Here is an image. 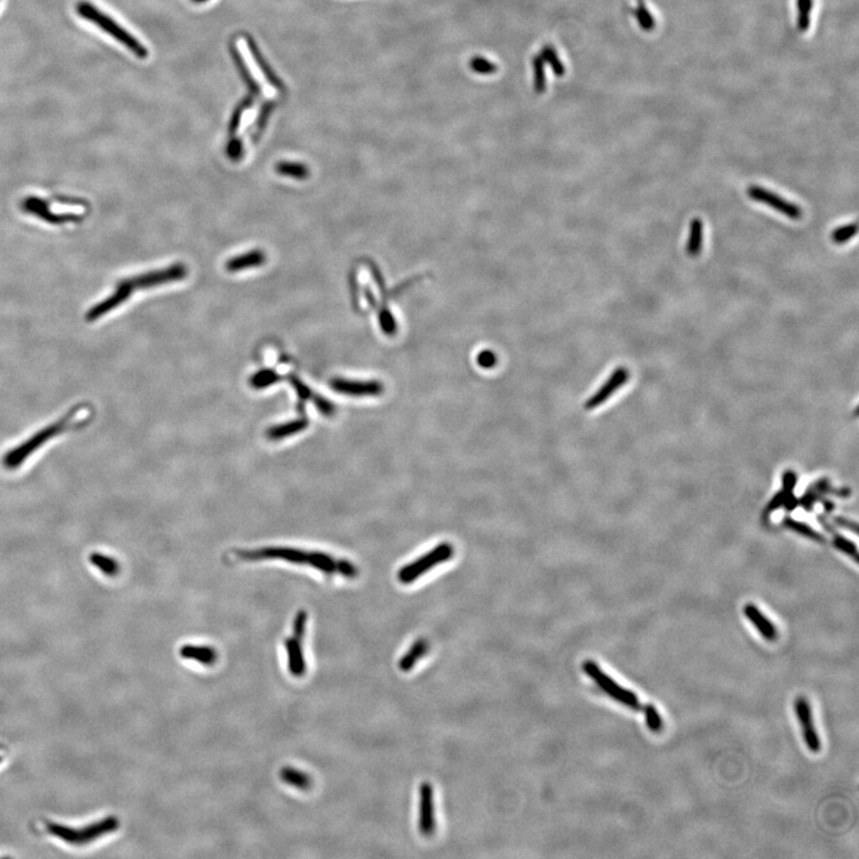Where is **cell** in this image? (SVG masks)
Segmentation results:
<instances>
[{
  "label": "cell",
  "instance_id": "cell-34",
  "mask_svg": "<svg viewBox=\"0 0 859 859\" xmlns=\"http://www.w3.org/2000/svg\"><path fill=\"white\" fill-rule=\"evenodd\" d=\"M253 103L254 97H252L251 95L244 98L242 101L239 102V104L237 105L235 113H233L232 118H230V128H228L230 134H235L238 130L240 121H242V113H244V111H246L247 109H250Z\"/></svg>",
  "mask_w": 859,
  "mask_h": 859
},
{
  "label": "cell",
  "instance_id": "cell-17",
  "mask_svg": "<svg viewBox=\"0 0 859 859\" xmlns=\"http://www.w3.org/2000/svg\"><path fill=\"white\" fill-rule=\"evenodd\" d=\"M25 208L28 213L36 215L39 218H43L45 221L50 222V223H62L66 221H76L74 215H54L47 210V206L42 200L39 198L32 197L27 198L23 203Z\"/></svg>",
  "mask_w": 859,
  "mask_h": 859
},
{
  "label": "cell",
  "instance_id": "cell-23",
  "mask_svg": "<svg viewBox=\"0 0 859 859\" xmlns=\"http://www.w3.org/2000/svg\"><path fill=\"white\" fill-rule=\"evenodd\" d=\"M428 642L424 638H419L418 641L412 645L407 653L405 654L404 657H401L399 662V669L404 672L412 670V667L416 665V662L419 660L420 657H423L424 654L428 652Z\"/></svg>",
  "mask_w": 859,
  "mask_h": 859
},
{
  "label": "cell",
  "instance_id": "cell-26",
  "mask_svg": "<svg viewBox=\"0 0 859 859\" xmlns=\"http://www.w3.org/2000/svg\"><path fill=\"white\" fill-rule=\"evenodd\" d=\"M813 6H814V0H796L797 29L799 33H807L809 30Z\"/></svg>",
  "mask_w": 859,
  "mask_h": 859
},
{
  "label": "cell",
  "instance_id": "cell-9",
  "mask_svg": "<svg viewBox=\"0 0 859 859\" xmlns=\"http://www.w3.org/2000/svg\"><path fill=\"white\" fill-rule=\"evenodd\" d=\"M747 194H748V196L752 200L774 208V209L777 210L779 213H782V214L785 215L789 218L799 220L803 216L802 209L799 206H796L794 203L788 202L787 200L779 197L777 195L771 193L769 190L764 189V188L750 186L747 189Z\"/></svg>",
  "mask_w": 859,
  "mask_h": 859
},
{
  "label": "cell",
  "instance_id": "cell-51",
  "mask_svg": "<svg viewBox=\"0 0 859 859\" xmlns=\"http://www.w3.org/2000/svg\"><path fill=\"white\" fill-rule=\"evenodd\" d=\"M823 505H825V508H826L827 512H831V511H833V508H834V504L831 503V501H825Z\"/></svg>",
  "mask_w": 859,
  "mask_h": 859
},
{
  "label": "cell",
  "instance_id": "cell-38",
  "mask_svg": "<svg viewBox=\"0 0 859 859\" xmlns=\"http://www.w3.org/2000/svg\"><path fill=\"white\" fill-rule=\"evenodd\" d=\"M307 621H308V613L305 610H300L299 613L295 615L294 622H293V636L300 641H302L303 636L306 634Z\"/></svg>",
  "mask_w": 859,
  "mask_h": 859
},
{
  "label": "cell",
  "instance_id": "cell-48",
  "mask_svg": "<svg viewBox=\"0 0 859 859\" xmlns=\"http://www.w3.org/2000/svg\"><path fill=\"white\" fill-rule=\"evenodd\" d=\"M379 323H381V327L384 328V332L393 333V332L396 331V321L393 319L391 313H388L387 311L382 312L381 315H379Z\"/></svg>",
  "mask_w": 859,
  "mask_h": 859
},
{
  "label": "cell",
  "instance_id": "cell-12",
  "mask_svg": "<svg viewBox=\"0 0 859 859\" xmlns=\"http://www.w3.org/2000/svg\"><path fill=\"white\" fill-rule=\"evenodd\" d=\"M629 379V371L625 368H617L613 371V375L610 376L609 379H606V384H603L587 401H586V410H593V408L601 406L604 404L606 400L609 399L610 396H613L615 391H617L618 388H621L623 384Z\"/></svg>",
  "mask_w": 859,
  "mask_h": 859
},
{
  "label": "cell",
  "instance_id": "cell-14",
  "mask_svg": "<svg viewBox=\"0 0 859 859\" xmlns=\"http://www.w3.org/2000/svg\"><path fill=\"white\" fill-rule=\"evenodd\" d=\"M284 648L288 655V667L294 677H302L306 673L307 664L303 655L301 641L294 636L284 640Z\"/></svg>",
  "mask_w": 859,
  "mask_h": 859
},
{
  "label": "cell",
  "instance_id": "cell-4",
  "mask_svg": "<svg viewBox=\"0 0 859 859\" xmlns=\"http://www.w3.org/2000/svg\"><path fill=\"white\" fill-rule=\"evenodd\" d=\"M118 827H120V821L116 816H109L106 819L91 823L89 826L81 827V828H72V827L57 825V823H47V830L50 834L60 838L66 843L77 845V846L92 843L95 840L102 838L103 835L116 831Z\"/></svg>",
  "mask_w": 859,
  "mask_h": 859
},
{
  "label": "cell",
  "instance_id": "cell-35",
  "mask_svg": "<svg viewBox=\"0 0 859 859\" xmlns=\"http://www.w3.org/2000/svg\"><path fill=\"white\" fill-rule=\"evenodd\" d=\"M833 537H834L833 545H834L835 548L846 554L848 557H851L857 562L858 561V550H857L855 543L852 540H847L845 537L840 536L837 533H833Z\"/></svg>",
  "mask_w": 859,
  "mask_h": 859
},
{
  "label": "cell",
  "instance_id": "cell-8",
  "mask_svg": "<svg viewBox=\"0 0 859 859\" xmlns=\"http://www.w3.org/2000/svg\"><path fill=\"white\" fill-rule=\"evenodd\" d=\"M795 713H796V718L799 720V726L802 730L803 740L806 742L808 750L813 753H819L821 750V741H820L819 735L815 728L813 710H811L807 698L803 696L797 697V699L795 701Z\"/></svg>",
  "mask_w": 859,
  "mask_h": 859
},
{
  "label": "cell",
  "instance_id": "cell-46",
  "mask_svg": "<svg viewBox=\"0 0 859 859\" xmlns=\"http://www.w3.org/2000/svg\"><path fill=\"white\" fill-rule=\"evenodd\" d=\"M476 361H477V364L480 367L484 368V369H489V368H493L496 365L498 358H496V356L492 351L484 350V351L480 352V355L477 356Z\"/></svg>",
  "mask_w": 859,
  "mask_h": 859
},
{
  "label": "cell",
  "instance_id": "cell-15",
  "mask_svg": "<svg viewBox=\"0 0 859 859\" xmlns=\"http://www.w3.org/2000/svg\"><path fill=\"white\" fill-rule=\"evenodd\" d=\"M179 655L206 666H213L218 662L216 650L209 645H184L179 650Z\"/></svg>",
  "mask_w": 859,
  "mask_h": 859
},
{
  "label": "cell",
  "instance_id": "cell-36",
  "mask_svg": "<svg viewBox=\"0 0 859 859\" xmlns=\"http://www.w3.org/2000/svg\"><path fill=\"white\" fill-rule=\"evenodd\" d=\"M855 235H857V223L855 222V223L835 228L834 232L832 233V240L835 244L840 245V244H845L848 240H851Z\"/></svg>",
  "mask_w": 859,
  "mask_h": 859
},
{
  "label": "cell",
  "instance_id": "cell-53",
  "mask_svg": "<svg viewBox=\"0 0 859 859\" xmlns=\"http://www.w3.org/2000/svg\"><path fill=\"white\" fill-rule=\"evenodd\" d=\"M3 760V753H1V747H0V762Z\"/></svg>",
  "mask_w": 859,
  "mask_h": 859
},
{
  "label": "cell",
  "instance_id": "cell-41",
  "mask_svg": "<svg viewBox=\"0 0 859 859\" xmlns=\"http://www.w3.org/2000/svg\"><path fill=\"white\" fill-rule=\"evenodd\" d=\"M274 105L276 104H274V102H269V103H265V104L263 105L262 109L259 111L258 118H257V128L259 130L265 128L267 120L270 118L272 110L274 109Z\"/></svg>",
  "mask_w": 859,
  "mask_h": 859
},
{
  "label": "cell",
  "instance_id": "cell-3",
  "mask_svg": "<svg viewBox=\"0 0 859 859\" xmlns=\"http://www.w3.org/2000/svg\"><path fill=\"white\" fill-rule=\"evenodd\" d=\"M77 13L84 20L97 25L103 32L109 34L110 36L118 41L121 45L125 46L139 59H146L148 57V50L145 46L141 45L133 35H130L125 28H122L116 20L102 13L101 10L96 8L95 5L88 1H81L77 5Z\"/></svg>",
  "mask_w": 859,
  "mask_h": 859
},
{
  "label": "cell",
  "instance_id": "cell-29",
  "mask_svg": "<svg viewBox=\"0 0 859 859\" xmlns=\"http://www.w3.org/2000/svg\"><path fill=\"white\" fill-rule=\"evenodd\" d=\"M276 171L282 176H288V177L296 178V179H305L309 176L308 167L300 162H279L276 165Z\"/></svg>",
  "mask_w": 859,
  "mask_h": 859
},
{
  "label": "cell",
  "instance_id": "cell-42",
  "mask_svg": "<svg viewBox=\"0 0 859 859\" xmlns=\"http://www.w3.org/2000/svg\"><path fill=\"white\" fill-rule=\"evenodd\" d=\"M785 498H787V493L784 492L783 489L776 493V496L767 504V510H765V516H769L770 513L775 512L778 508H783Z\"/></svg>",
  "mask_w": 859,
  "mask_h": 859
},
{
  "label": "cell",
  "instance_id": "cell-16",
  "mask_svg": "<svg viewBox=\"0 0 859 859\" xmlns=\"http://www.w3.org/2000/svg\"><path fill=\"white\" fill-rule=\"evenodd\" d=\"M246 42L254 61L257 62V65H258L259 69H260V72L263 73V76L265 77V79L270 83L271 86H274V89H277L279 91H286V86L283 84L282 81L274 74V69H271L270 65L267 64L265 57H264L262 52L257 47V43L254 42L253 39L250 35L246 36Z\"/></svg>",
  "mask_w": 859,
  "mask_h": 859
},
{
  "label": "cell",
  "instance_id": "cell-18",
  "mask_svg": "<svg viewBox=\"0 0 859 859\" xmlns=\"http://www.w3.org/2000/svg\"><path fill=\"white\" fill-rule=\"evenodd\" d=\"M308 425H309V421L305 418L293 420L289 423L281 424V425H276L269 428L267 431V437L270 440H281L286 437H291L302 432L305 428H308Z\"/></svg>",
  "mask_w": 859,
  "mask_h": 859
},
{
  "label": "cell",
  "instance_id": "cell-2",
  "mask_svg": "<svg viewBox=\"0 0 859 859\" xmlns=\"http://www.w3.org/2000/svg\"><path fill=\"white\" fill-rule=\"evenodd\" d=\"M79 406L73 407L65 416L61 417L60 419L41 428L40 431L27 438L23 443L18 444L15 448L8 450L3 459L5 468L15 470L25 463L30 456L40 450L41 447H43L47 442L54 437L60 436L64 432L69 431V428H74L73 421L79 413Z\"/></svg>",
  "mask_w": 859,
  "mask_h": 859
},
{
  "label": "cell",
  "instance_id": "cell-43",
  "mask_svg": "<svg viewBox=\"0 0 859 859\" xmlns=\"http://www.w3.org/2000/svg\"><path fill=\"white\" fill-rule=\"evenodd\" d=\"M289 379H291V384H293V387L295 388V391H296V394L299 396L300 399L301 400L311 399L312 396H313V394H312L311 389L307 387L306 384H303V382H301V381H300V379H298V377H295V376H291Z\"/></svg>",
  "mask_w": 859,
  "mask_h": 859
},
{
  "label": "cell",
  "instance_id": "cell-13",
  "mask_svg": "<svg viewBox=\"0 0 859 859\" xmlns=\"http://www.w3.org/2000/svg\"><path fill=\"white\" fill-rule=\"evenodd\" d=\"M743 613H745L747 620L752 624L755 625L762 638H765L767 641H775L777 636H778V631H777L776 625L755 604H747V606H745Z\"/></svg>",
  "mask_w": 859,
  "mask_h": 859
},
{
  "label": "cell",
  "instance_id": "cell-20",
  "mask_svg": "<svg viewBox=\"0 0 859 859\" xmlns=\"http://www.w3.org/2000/svg\"><path fill=\"white\" fill-rule=\"evenodd\" d=\"M230 54H232V57H233L235 67H237V69H238L239 74H240L242 81L245 83V85L247 86V89H249V91H250L251 96H252V97H256L257 95L262 92L260 86H259L257 81L254 79L253 76L251 74L250 69H247L245 61L242 60L240 53L238 52V49L235 48V46H232V47H230Z\"/></svg>",
  "mask_w": 859,
  "mask_h": 859
},
{
  "label": "cell",
  "instance_id": "cell-25",
  "mask_svg": "<svg viewBox=\"0 0 859 859\" xmlns=\"http://www.w3.org/2000/svg\"><path fill=\"white\" fill-rule=\"evenodd\" d=\"M335 564H337V560L330 557L328 554L321 553V552L308 553L307 565L312 566L313 568L318 569L325 574H335Z\"/></svg>",
  "mask_w": 859,
  "mask_h": 859
},
{
  "label": "cell",
  "instance_id": "cell-10",
  "mask_svg": "<svg viewBox=\"0 0 859 859\" xmlns=\"http://www.w3.org/2000/svg\"><path fill=\"white\" fill-rule=\"evenodd\" d=\"M332 389L350 396H379L384 393V384L379 381H351L335 379L331 381Z\"/></svg>",
  "mask_w": 859,
  "mask_h": 859
},
{
  "label": "cell",
  "instance_id": "cell-31",
  "mask_svg": "<svg viewBox=\"0 0 859 859\" xmlns=\"http://www.w3.org/2000/svg\"><path fill=\"white\" fill-rule=\"evenodd\" d=\"M540 55L542 57V59L545 60V64H548V65L552 67V69H553L554 73L557 74V77H562V76L565 74V65L561 62L560 57H559V55H557V50H555V48H553L552 46H545L543 49H542V52H540Z\"/></svg>",
  "mask_w": 859,
  "mask_h": 859
},
{
  "label": "cell",
  "instance_id": "cell-39",
  "mask_svg": "<svg viewBox=\"0 0 859 859\" xmlns=\"http://www.w3.org/2000/svg\"><path fill=\"white\" fill-rule=\"evenodd\" d=\"M335 572L339 573L347 579H355L358 577V568L352 562L347 560H337Z\"/></svg>",
  "mask_w": 859,
  "mask_h": 859
},
{
  "label": "cell",
  "instance_id": "cell-5",
  "mask_svg": "<svg viewBox=\"0 0 859 859\" xmlns=\"http://www.w3.org/2000/svg\"><path fill=\"white\" fill-rule=\"evenodd\" d=\"M582 670L589 676L593 682L596 683V685L601 689L603 692H606L610 698L615 699L616 702L621 703L623 706H628L631 710L640 711L642 709V704L640 702L636 694H634L633 691L625 689L623 686L620 685L618 683L615 682L613 678L601 670L598 664L587 660L582 664Z\"/></svg>",
  "mask_w": 859,
  "mask_h": 859
},
{
  "label": "cell",
  "instance_id": "cell-22",
  "mask_svg": "<svg viewBox=\"0 0 859 859\" xmlns=\"http://www.w3.org/2000/svg\"><path fill=\"white\" fill-rule=\"evenodd\" d=\"M703 244V223L699 218H694L690 225V235L686 242V253L690 257H697L701 253Z\"/></svg>",
  "mask_w": 859,
  "mask_h": 859
},
{
  "label": "cell",
  "instance_id": "cell-32",
  "mask_svg": "<svg viewBox=\"0 0 859 859\" xmlns=\"http://www.w3.org/2000/svg\"><path fill=\"white\" fill-rule=\"evenodd\" d=\"M533 89L537 93H543L545 91V62L540 55L533 59Z\"/></svg>",
  "mask_w": 859,
  "mask_h": 859
},
{
  "label": "cell",
  "instance_id": "cell-47",
  "mask_svg": "<svg viewBox=\"0 0 859 859\" xmlns=\"http://www.w3.org/2000/svg\"><path fill=\"white\" fill-rule=\"evenodd\" d=\"M242 152H244V150H242V140H239V139H233V140L228 144V147H227V154H228V157H230V159H235V160H237V159H240L242 155Z\"/></svg>",
  "mask_w": 859,
  "mask_h": 859
},
{
  "label": "cell",
  "instance_id": "cell-21",
  "mask_svg": "<svg viewBox=\"0 0 859 859\" xmlns=\"http://www.w3.org/2000/svg\"><path fill=\"white\" fill-rule=\"evenodd\" d=\"M279 777L283 782L300 790H309L312 787V778L302 771L294 767H282L279 771Z\"/></svg>",
  "mask_w": 859,
  "mask_h": 859
},
{
  "label": "cell",
  "instance_id": "cell-50",
  "mask_svg": "<svg viewBox=\"0 0 859 859\" xmlns=\"http://www.w3.org/2000/svg\"><path fill=\"white\" fill-rule=\"evenodd\" d=\"M783 506L785 508L787 511L791 512V511H794L795 508L799 506V499L795 496L794 493L787 494V498H785V501H784V505H783Z\"/></svg>",
  "mask_w": 859,
  "mask_h": 859
},
{
  "label": "cell",
  "instance_id": "cell-33",
  "mask_svg": "<svg viewBox=\"0 0 859 859\" xmlns=\"http://www.w3.org/2000/svg\"><path fill=\"white\" fill-rule=\"evenodd\" d=\"M645 711V725L648 727V729L652 730L653 733H660L664 728V722L662 718L657 706L654 704H647L643 708Z\"/></svg>",
  "mask_w": 859,
  "mask_h": 859
},
{
  "label": "cell",
  "instance_id": "cell-44",
  "mask_svg": "<svg viewBox=\"0 0 859 859\" xmlns=\"http://www.w3.org/2000/svg\"><path fill=\"white\" fill-rule=\"evenodd\" d=\"M313 400H314L315 406H316V408L319 410L320 413L323 414V416L330 417L335 413V406L328 400L323 398V396H313Z\"/></svg>",
  "mask_w": 859,
  "mask_h": 859
},
{
  "label": "cell",
  "instance_id": "cell-49",
  "mask_svg": "<svg viewBox=\"0 0 859 859\" xmlns=\"http://www.w3.org/2000/svg\"><path fill=\"white\" fill-rule=\"evenodd\" d=\"M834 523L837 524V526H840V528L850 530V531H852V533H858V525H857L855 522L846 519V518H844V517H835Z\"/></svg>",
  "mask_w": 859,
  "mask_h": 859
},
{
  "label": "cell",
  "instance_id": "cell-24",
  "mask_svg": "<svg viewBox=\"0 0 859 859\" xmlns=\"http://www.w3.org/2000/svg\"><path fill=\"white\" fill-rule=\"evenodd\" d=\"M90 561L106 577H116L121 569L116 559L105 554L92 553L90 555Z\"/></svg>",
  "mask_w": 859,
  "mask_h": 859
},
{
  "label": "cell",
  "instance_id": "cell-45",
  "mask_svg": "<svg viewBox=\"0 0 859 859\" xmlns=\"http://www.w3.org/2000/svg\"><path fill=\"white\" fill-rule=\"evenodd\" d=\"M819 499H820L819 494L815 492L814 489H811H811H808L807 492H806V494H804V496H803L802 498L799 499V505H801V506H802V508H804V510H807V511H811V510H813V506H814L815 503L819 501Z\"/></svg>",
  "mask_w": 859,
  "mask_h": 859
},
{
  "label": "cell",
  "instance_id": "cell-27",
  "mask_svg": "<svg viewBox=\"0 0 859 859\" xmlns=\"http://www.w3.org/2000/svg\"><path fill=\"white\" fill-rule=\"evenodd\" d=\"M634 16L643 32H652L655 28V25H657L655 18L647 8L645 0H636V8H634Z\"/></svg>",
  "mask_w": 859,
  "mask_h": 859
},
{
  "label": "cell",
  "instance_id": "cell-28",
  "mask_svg": "<svg viewBox=\"0 0 859 859\" xmlns=\"http://www.w3.org/2000/svg\"><path fill=\"white\" fill-rule=\"evenodd\" d=\"M783 525H784L785 528L790 529V530H792V531H795V533H799V535H801V536L807 537V538H809V540H816V542H823V535H820L816 530H814V529L809 526V525L806 524V523L795 521V519H792V518H789V517H788V518H785V519L783 521Z\"/></svg>",
  "mask_w": 859,
  "mask_h": 859
},
{
  "label": "cell",
  "instance_id": "cell-19",
  "mask_svg": "<svg viewBox=\"0 0 859 859\" xmlns=\"http://www.w3.org/2000/svg\"><path fill=\"white\" fill-rule=\"evenodd\" d=\"M264 262H265V254L263 253L262 251H253L250 253L242 254V256L230 259V262H227L226 269L230 272H237V271L245 270L250 267H259Z\"/></svg>",
  "mask_w": 859,
  "mask_h": 859
},
{
  "label": "cell",
  "instance_id": "cell-30",
  "mask_svg": "<svg viewBox=\"0 0 859 859\" xmlns=\"http://www.w3.org/2000/svg\"><path fill=\"white\" fill-rule=\"evenodd\" d=\"M279 379H281V376L276 371L271 370V369H264V370L256 372L251 377L250 382L251 386L254 389H264V388L270 387V386L276 384V382H279Z\"/></svg>",
  "mask_w": 859,
  "mask_h": 859
},
{
  "label": "cell",
  "instance_id": "cell-1",
  "mask_svg": "<svg viewBox=\"0 0 859 859\" xmlns=\"http://www.w3.org/2000/svg\"><path fill=\"white\" fill-rule=\"evenodd\" d=\"M186 274H188L186 267L182 264H177L165 270L153 271L150 274L139 276L137 279L123 281L118 286V291H115L113 295H110V298L98 303L88 312L86 320L96 321L99 319L103 315L118 308L122 302H125V300H128L130 294L137 289H146V288H152L159 284H164V283L179 281V279H186Z\"/></svg>",
  "mask_w": 859,
  "mask_h": 859
},
{
  "label": "cell",
  "instance_id": "cell-11",
  "mask_svg": "<svg viewBox=\"0 0 859 859\" xmlns=\"http://www.w3.org/2000/svg\"><path fill=\"white\" fill-rule=\"evenodd\" d=\"M419 830L425 837L435 833L436 821H435V804H433V789L428 782L423 783L419 789Z\"/></svg>",
  "mask_w": 859,
  "mask_h": 859
},
{
  "label": "cell",
  "instance_id": "cell-6",
  "mask_svg": "<svg viewBox=\"0 0 859 859\" xmlns=\"http://www.w3.org/2000/svg\"><path fill=\"white\" fill-rule=\"evenodd\" d=\"M452 557H454V547L450 543L443 542L436 545L428 553L424 554L423 557H418L417 560L405 565L398 573V579L400 582L406 584V585L412 584L413 581L424 575L428 571L435 568L436 566L442 565L445 561L450 560Z\"/></svg>",
  "mask_w": 859,
  "mask_h": 859
},
{
  "label": "cell",
  "instance_id": "cell-52",
  "mask_svg": "<svg viewBox=\"0 0 859 859\" xmlns=\"http://www.w3.org/2000/svg\"><path fill=\"white\" fill-rule=\"evenodd\" d=\"M194 3H206L208 0H193Z\"/></svg>",
  "mask_w": 859,
  "mask_h": 859
},
{
  "label": "cell",
  "instance_id": "cell-37",
  "mask_svg": "<svg viewBox=\"0 0 859 859\" xmlns=\"http://www.w3.org/2000/svg\"><path fill=\"white\" fill-rule=\"evenodd\" d=\"M470 69L479 74H493L496 72L498 66L494 65L492 61L487 60L484 57H474L470 60Z\"/></svg>",
  "mask_w": 859,
  "mask_h": 859
},
{
  "label": "cell",
  "instance_id": "cell-40",
  "mask_svg": "<svg viewBox=\"0 0 859 859\" xmlns=\"http://www.w3.org/2000/svg\"><path fill=\"white\" fill-rule=\"evenodd\" d=\"M796 484H797V474H796L794 470H787V472L783 473L782 489L784 491V492L787 493V494L794 493Z\"/></svg>",
  "mask_w": 859,
  "mask_h": 859
},
{
  "label": "cell",
  "instance_id": "cell-7",
  "mask_svg": "<svg viewBox=\"0 0 859 859\" xmlns=\"http://www.w3.org/2000/svg\"><path fill=\"white\" fill-rule=\"evenodd\" d=\"M238 557L249 561L283 560L295 565H307L308 553L300 549L286 547H265L254 550H242L239 552Z\"/></svg>",
  "mask_w": 859,
  "mask_h": 859
}]
</instances>
